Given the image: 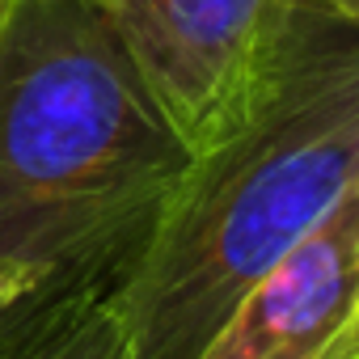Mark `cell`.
<instances>
[{"instance_id":"1","label":"cell","mask_w":359,"mask_h":359,"mask_svg":"<svg viewBox=\"0 0 359 359\" xmlns=\"http://www.w3.org/2000/svg\"><path fill=\"white\" fill-rule=\"evenodd\" d=\"M191 148L102 0H13L0 43V359L118 292Z\"/></svg>"},{"instance_id":"2","label":"cell","mask_w":359,"mask_h":359,"mask_svg":"<svg viewBox=\"0 0 359 359\" xmlns=\"http://www.w3.org/2000/svg\"><path fill=\"white\" fill-rule=\"evenodd\" d=\"M359 187V22L296 13L241 110L191 152L118 304L135 359H199L237 300Z\"/></svg>"},{"instance_id":"3","label":"cell","mask_w":359,"mask_h":359,"mask_svg":"<svg viewBox=\"0 0 359 359\" xmlns=\"http://www.w3.org/2000/svg\"><path fill=\"white\" fill-rule=\"evenodd\" d=\"M102 9L195 152L250 97L296 0H102Z\"/></svg>"},{"instance_id":"4","label":"cell","mask_w":359,"mask_h":359,"mask_svg":"<svg viewBox=\"0 0 359 359\" xmlns=\"http://www.w3.org/2000/svg\"><path fill=\"white\" fill-rule=\"evenodd\" d=\"M359 309V187L220 321L199 359H321Z\"/></svg>"},{"instance_id":"5","label":"cell","mask_w":359,"mask_h":359,"mask_svg":"<svg viewBox=\"0 0 359 359\" xmlns=\"http://www.w3.org/2000/svg\"><path fill=\"white\" fill-rule=\"evenodd\" d=\"M5 359H135L118 292L55 313L34 334H26Z\"/></svg>"},{"instance_id":"6","label":"cell","mask_w":359,"mask_h":359,"mask_svg":"<svg viewBox=\"0 0 359 359\" xmlns=\"http://www.w3.org/2000/svg\"><path fill=\"white\" fill-rule=\"evenodd\" d=\"M321 359H359V309H355V317L346 321V330L330 342V351H325Z\"/></svg>"},{"instance_id":"7","label":"cell","mask_w":359,"mask_h":359,"mask_svg":"<svg viewBox=\"0 0 359 359\" xmlns=\"http://www.w3.org/2000/svg\"><path fill=\"white\" fill-rule=\"evenodd\" d=\"M300 5L334 13V18H346V22H359V0H300Z\"/></svg>"},{"instance_id":"8","label":"cell","mask_w":359,"mask_h":359,"mask_svg":"<svg viewBox=\"0 0 359 359\" xmlns=\"http://www.w3.org/2000/svg\"><path fill=\"white\" fill-rule=\"evenodd\" d=\"M9 9H13V0H0V43H5V26H9Z\"/></svg>"}]
</instances>
